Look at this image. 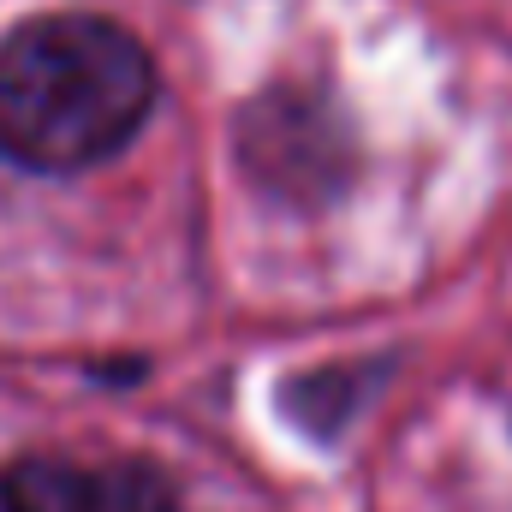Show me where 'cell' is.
I'll return each mask as SVG.
<instances>
[{"label":"cell","instance_id":"1","mask_svg":"<svg viewBox=\"0 0 512 512\" xmlns=\"http://www.w3.org/2000/svg\"><path fill=\"white\" fill-rule=\"evenodd\" d=\"M155 60L102 12H42L0 36V161L84 173L126 149L155 114Z\"/></svg>","mask_w":512,"mask_h":512},{"label":"cell","instance_id":"2","mask_svg":"<svg viewBox=\"0 0 512 512\" xmlns=\"http://www.w3.org/2000/svg\"><path fill=\"white\" fill-rule=\"evenodd\" d=\"M239 155L280 197H328L352 167V131L322 96L268 90L239 120Z\"/></svg>","mask_w":512,"mask_h":512},{"label":"cell","instance_id":"3","mask_svg":"<svg viewBox=\"0 0 512 512\" xmlns=\"http://www.w3.org/2000/svg\"><path fill=\"white\" fill-rule=\"evenodd\" d=\"M0 512H179V489L149 459L18 453L0 465Z\"/></svg>","mask_w":512,"mask_h":512}]
</instances>
